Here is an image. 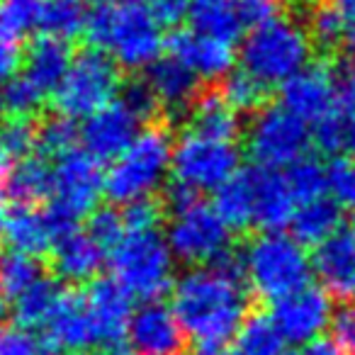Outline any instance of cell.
<instances>
[{"label": "cell", "instance_id": "3", "mask_svg": "<svg viewBox=\"0 0 355 355\" xmlns=\"http://www.w3.org/2000/svg\"><path fill=\"white\" fill-rule=\"evenodd\" d=\"M314 42L306 27L285 15L253 25L246 32L239 49L241 71L258 80L261 85H282L309 66Z\"/></svg>", "mask_w": 355, "mask_h": 355}, {"label": "cell", "instance_id": "6", "mask_svg": "<svg viewBox=\"0 0 355 355\" xmlns=\"http://www.w3.org/2000/svg\"><path fill=\"white\" fill-rule=\"evenodd\" d=\"M246 285L263 300H280L309 285L311 256L292 234L261 232L241 253Z\"/></svg>", "mask_w": 355, "mask_h": 355}, {"label": "cell", "instance_id": "4", "mask_svg": "<svg viewBox=\"0 0 355 355\" xmlns=\"http://www.w3.org/2000/svg\"><path fill=\"white\" fill-rule=\"evenodd\" d=\"M173 148L175 144L163 124L144 127L132 146L110 163L105 175V198L122 207L153 200L173 173Z\"/></svg>", "mask_w": 355, "mask_h": 355}, {"label": "cell", "instance_id": "43", "mask_svg": "<svg viewBox=\"0 0 355 355\" xmlns=\"http://www.w3.org/2000/svg\"><path fill=\"white\" fill-rule=\"evenodd\" d=\"M88 234L110 253L119 243V239L127 234V224H124V214L117 207H98L88 219Z\"/></svg>", "mask_w": 355, "mask_h": 355}, {"label": "cell", "instance_id": "30", "mask_svg": "<svg viewBox=\"0 0 355 355\" xmlns=\"http://www.w3.org/2000/svg\"><path fill=\"white\" fill-rule=\"evenodd\" d=\"M61 287L56 285V280L51 277H42L40 282L25 290L20 297L12 300V319L22 329H44V324L49 321L51 311H54L56 302L61 297Z\"/></svg>", "mask_w": 355, "mask_h": 355}, {"label": "cell", "instance_id": "1", "mask_svg": "<svg viewBox=\"0 0 355 355\" xmlns=\"http://www.w3.org/2000/svg\"><path fill=\"white\" fill-rule=\"evenodd\" d=\"M171 306L185 336L200 348L222 350L234 343L248 321L241 256L229 251L209 266L185 270L171 290Z\"/></svg>", "mask_w": 355, "mask_h": 355}, {"label": "cell", "instance_id": "15", "mask_svg": "<svg viewBox=\"0 0 355 355\" xmlns=\"http://www.w3.org/2000/svg\"><path fill=\"white\" fill-rule=\"evenodd\" d=\"M127 340L139 355H183L188 336L173 306L153 300L134 309Z\"/></svg>", "mask_w": 355, "mask_h": 355}, {"label": "cell", "instance_id": "19", "mask_svg": "<svg viewBox=\"0 0 355 355\" xmlns=\"http://www.w3.org/2000/svg\"><path fill=\"white\" fill-rule=\"evenodd\" d=\"M280 105L295 117L319 122L334 107V85L329 64H309L280 85Z\"/></svg>", "mask_w": 355, "mask_h": 355}, {"label": "cell", "instance_id": "28", "mask_svg": "<svg viewBox=\"0 0 355 355\" xmlns=\"http://www.w3.org/2000/svg\"><path fill=\"white\" fill-rule=\"evenodd\" d=\"M8 193L17 205L37 207L40 202H46L54 195V166H49V158L35 153L12 163L8 173Z\"/></svg>", "mask_w": 355, "mask_h": 355}, {"label": "cell", "instance_id": "40", "mask_svg": "<svg viewBox=\"0 0 355 355\" xmlns=\"http://www.w3.org/2000/svg\"><path fill=\"white\" fill-rule=\"evenodd\" d=\"M311 42L321 49H334L343 44V25H340L338 10L331 0H316L309 10V25H306Z\"/></svg>", "mask_w": 355, "mask_h": 355}, {"label": "cell", "instance_id": "41", "mask_svg": "<svg viewBox=\"0 0 355 355\" xmlns=\"http://www.w3.org/2000/svg\"><path fill=\"white\" fill-rule=\"evenodd\" d=\"M326 195L340 207H355V158L336 156L326 163Z\"/></svg>", "mask_w": 355, "mask_h": 355}, {"label": "cell", "instance_id": "12", "mask_svg": "<svg viewBox=\"0 0 355 355\" xmlns=\"http://www.w3.org/2000/svg\"><path fill=\"white\" fill-rule=\"evenodd\" d=\"M268 316L287 343L309 345L319 340L326 329H331L334 319L331 295L324 287L306 285L272 302Z\"/></svg>", "mask_w": 355, "mask_h": 355}, {"label": "cell", "instance_id": "36", "mask_svg": "<svg viewBox=\"0 0 355 355\" xmlns=\"http://www.w3.org/2000/svg\"><path fill=\"white\" fill-rule=\"evenodd\" d=\"M37 139H40V124L32 117L12 114L0 127V156L10 163L35 156Z\"/></svg>", "mask_w": 355, "mask_h": 355}, {"label": "cell", "instance_id": "17", "mask_svg": "<svg viewBox=\"0 0 355 355\" xmlns=\"http://www.w3.org/2000/svg\"><path fill=\"white\" fill-rule=\"evenodd\" d=\"M168 51L200 80H227L236 64V54L229 42L205 37L195 30L175 32L168 40Z\"/></svg>", "mask_w": 355, "mask_h": 355}, {"label": "cell", "instance_id": "62", "mask_svg": "<svg viewBox=\"0 0 355 355\" xmlns=\"http://www.w3.org/2000/svg\"><path fill=\"white\" fill-rule=\"evenodd\" d=\"M85 355H93V353H85Z\"/></svg>", "mask_w": 355, "mask_h": 355}, {"label": "cell", "instance_id": "18", "mask_svg": "<svg viewBox=\"0 0 355 355\" xmlns=\"http://www.w3.org/2000/svg\"><path fill=\"white\" fill-rule=\"evenodd\" d=\"M311 270L334 300L355 302V234L338 232L314 248Z\"/></svg>", "mask_w": 355, "mask_h": 355}, {"label": "cell", "instance_id": "29", "mask_svg": "<svg viewBox=\"0 0 355 355\" xmlns=\"http://www.w3.org/2000/svg\"><path fill=\"white\" fill-rule=\"evenodd\" d=\"M214 209L232 229L253 227V180L251 168H241L214 193Z\"/></svg>", "mask_w": 355, "mask_h": 355}, {"label": "cell", "instance_id": "11", "mask_svg": "<svg viewBox=\"0 0 355 355\" xmlns=\"http://www.w3.org/2000/svg\"><path fill=\"white\" fill-rule=\"evenodd\" d=\"M103 161L90 156L85 148H73L56 158L54 163V195L51 205L76 214L78 219L90 217L105 195Z\"/></svg>", "mask_w": 355, "mask_h": 355}, {"label": "cell", "instance_id": "31", "mask_svg": "<svg viewBox=\"0 0 355 355\" xmlns=\"http://www.w3.org/2000/svg\"><path fill=\"white\" fill-rule=\"evenodd\" d=\"M314 141L334 158H355V107H331V112L316 122Z\"/></svg>", "mask_w": 355, "mask_h": 355}, {"label": "cell", "instance_id": "52", "mask_svg": "<svg viewBox=\"0 0 355 355\" xmlns=\"http://www.w3.org/2000/svg\"><path fill=\"white\" fill-rule=\"evenodd\" d=\"M10 168L12 163L0 156V229L6 224V217L10 214V209H8V200H10V193H8V173H10Z\"/></svg>", "mask_w": 355, "mask_h": 355}, {"label": "cell", "instance_id": "20", "mask_svg": "<svg viewBox=\"0 0 355 355\" xmlns=\"http://www.w3.org/2000/svg\"><path fill=\"white\" fill-rule=\"evenodd\" d=\"M253 180V227L261 232H282L295 217L297 200L285 173L275 168L251 166Z\"/></svg>", "mask_w": 355, "mask_h": 355}, {"label": "cell", "instance_id": "47", "mask_svg": "<svg viewBox=\"0 0 355 355\" xmlns=\"http://www.w3.org/2000/svg\"><path fill=\"white\" fill-rule=\"evenodd\" d=\"M124 224L127 232H146V229H156L158 219H161V207L153 200H141V202H132L122 207Z\"/></svg>", "mask_w": 355, "mask_h": 355}, {"label": "cell", "instance_id": "10", "mask_svg": "<svg viewBox=\"0 0 355 355\" xmlns=\"http://www.w3.org/2000/svg\"><path fill=\"white\" fill-rule=\"evenodd\" d=\"M314 141L309 124L287 112L282 105H266L253 114L246 129V151L263 168H290L306 156Z\"/></svg>", "mask_w": 355, "mask_h": 355}, {"label": "cell", "instance_id": "25", "mask_svg": "<svg viewBox=\"0 0 355 355\" xmlns=\"http://www.w3.org/2000/svg\"><path fill=\"white\" fill-rule=\"evenodd\" d=\"M188 20L195 32L229 44H234L248 30L243 8L236 0H193Z\"/></svg>", "mask_w": 355, "mask_h": 355}, {"label": "cell", "instance_id": "39", "mask_svg": "<svg viewBox=\"0 0 355 355\" xmlns=\"http://www.w3.org/2000/svg\"><path fill=\"white\" fill-rule=\"evenodd\" d=\"M266 85L258 83L253 76H248L246 71H234L222 85V95L227 98V103L236 110L239 114L253 112L256 114L261 107H266Z\"/></svg>", "mask_w": 355, "mask_h": 355}, {"label": "cell", "instance_id": "57", "mask_svg": "<svg viewBox=\"0 0 355 355\" xmlns=\"http://www.w3.org/2000/svg\"><path fill=\"white\" fill-rule=\"evenodd\" d=\"M95 6H103V3H122V0H93Z\"/></svg>", "mask_w": 355, "mask_h": 355}, {"label": "cell", "instance_id": "37", "mask_svg": "<svg viewBox=\"0 0 355 355\" xmlns=\"http://www.w3.org/2000/svg\"><path fill=\"white\" fill-rule=\"evenodd\" d=\"M287 185L295 195L297 205L309 202V200L324 198L326 195V166L311 156L300 158L285 171Z\"/></svg>", "mask_w": 355, "mask_h": 355}, {"label": "cell", "instance_id": "55", "mask_svg": "<svg viewBox=\"0 0 355 355\" xmlns=\"http://www.w3.org/2000/svg\"><path fill=\"white\" fill-rule=\"evenodd\" d=\"M110 355H139V353H134L132 348H122V345H119V348H114Z\"/></svg>", "mask_w": 355, "mask_h": 355}, {"label": "cell", "instance_id": "48", "mask_svg": "<svg viewBox=\"0 0 355 355\" xmlns=\"http://www.w3.org/2000/svg\"><path fill=\"white\" fill-rule=\"evenodd\" d=\"M146 6L151 8L156 20L166 27V25H178V22L188 20L193 0H146Z\"/></svg>", "mask_w": 355, "mask_h": 355}, {"label": "cell", "instance_id": "53", "mask_svg": "<svg viewBox=\"0 0 355 355\" xmlns=\"http://www.w3.org/2000/svg\"><path fill=\"white\" fill-rule=\"evenodd\" d=\"M302 355H343V350L338 348V345L334 343V340H314V343H309L304 348V353Z\"/></svg>", "mask_w": 355, "mask_h": 355}, {"label": "cell", "instance_id": "50", "mask_svg": "<svg viewBox=\"0 0 355 355\" xmlns=\"http://www.w3.org/2000/svg\"><path fill=\"white\" fill-rule=\"evenodd\" d=\"M20 64H22L20 46L15 42L0 40V85H8L15 78Z\"/></svg>", "mask_w": 355, "mask_h": 355}, {"label": "cell", "instance_id": "13", "mask_svg": "<svg viewBox=\"0 0 355 355\" xmlns=\"http://www.w3.org/2000/svg\"><path fill=\"white\" fill-rule=\"evenodd\" d=\"M141 124L144 119L129 107L127 100L117 98L110 105H105L103 110H98L95 114L83 119V124H80V144L98 161L112 163L141 134Z\"/></svg>", "mask_w": 355, "mask_h": 355}, {"label": "cell", "instance_id": "61", "mask_svg": "<svg viewBox=\"0 0 355 355\" xmlns=\"http://www.w3.org/2000/svg\"><path fill=\"white\" fill-rule=\"evenodd\" d=\"M236 3H239V6H243V3H248V0H236Z\"/></svg>", "mask_w": 355, "mask_h": 355}, {"label": "cell", "instance_id": "16", "mask_svg": "<svg viewBox=\"0 0 355 355\" xmlns=\"http://www.w3.org/2000/svg\"><path fill=\"white\" fill-rule=\"evenodd\" d=\"M88 295V304L93 311L98 343L107 350H114L129 336V324L134 316V297L119 285L114 277L93 280Z\"/></svg>", "mask_w": 355, "mask_h": 355}, {"label": "cell", "instance_id": "45", "mask_svg": "<svg viewBox=\"0 0 355 355\" xmlns=\"http://www.w3.org/2000/svg\"><path fill=\"white\" fill-rule=\"evenodd\" d=\"M334 85V107H355V59H336L329 64Z\"/></svg>", "mask_w": 355, "mask_h": 355}, {"label": "cell", "instance_id": "54", "mask_svg": "<svg viewBox=\"0 0 355 355\" xmlns=\"http://www.w3.org/2000/svg\"><path fill=\"white\" fill-rule=\"evenodd\" d=\"M6 112H8L6 100H3V93H0V127H3V122H6Z\"/></svg>", "mask_w": 355, "mask_h": 355}, {"label": "cell", "instance_id": "38", "mask_svg": "<svg viewBox=\"0 0 355 355\" xmlns=\"http://www.w3.org/2000/svg\"><path fill=\"white\" fill-rule=\"evenodd\" d=\"M80 139V129L73 119L64 114H54L40 124V139H37V153L44 158H61L64 153L73 151L76 141Z\"/></svg>", "mask_w": 355, "mask_h": 355}, {"label": "cell", "instance_id": "27", "mask_svg": "<svg viewBox=\"0 0 355 355\" xmlns=\"http://www.w3.org/2000/svg\"><path fill=\"white\" fill-rule=\"evenodd\" d=\"M190 132L202 134L209 139H222V141H236L241 132V119L239 112L227 103L222 90H209L202 93L188 112Z\"/></svg>", "mask_w": 355, "mask_h": 355}, {"label": "cell", "instance_id": "26", "mask_svg": "<svg viewBox=\"0 0 355 355\" xmlns=\"http://www.w3.org/2000/svg\"><path fill=\"white\" fill-rule=\"evenodd\" d=\"M340 205L331 200L329 195L324 198L309 200V202L297 205L295 217L290 222V232L302 246H319L326 239L340 232Z\"/></svg>", "mask_w": 355, "mask_h": 355}, {"label": "cell", "instance_id": "42", "mask_svg": "<svg viewBox=\"0 0 355 355\" xmlns=\"http://www.w3.org/2000/svg\"><path fill=\"white\" fill-rule=\"evenodd\" d=\"M3 100H6V107L10 114L32 117L44 105L46 93H42L25 73H17L10 83L3 85Z\"/></svg>", "mask_w": 355, "mask_h": 355}, {"label": "cell", "instance_id": "35", "mask_svg": "<svg viewBox=\"0 0 355 355\" xmlns=\"http://www.w3.org/2000/svg\"><path fill=\"white\" fill-rule=\"evenodd\" d=\"M85 20H88V10H85L83 0H46L42 35L69 42L83 35Z\"/></svg>", "mask_w": 355, "mask_h": 355}, {"label": "cell", "instance_id": "46", "mask_svg": "<svg viewBox=\"0 0 355 355\" xmlns=\"http://www.w3.org/2000/svg\"><path fill=\"white\" fill-rule=\"evenodd\" d=\"M331 334H334V343L343 350V355H355V302H343L334 311Z\"/></svg>", "mask_w": 355, "mask_h": 355}, {"label": "cell", "instance_id": "14", "mask_svg": "<svg viewBox=\"0 0 355 355\" xmlns=\"http://www.w3.org/2000/svg\"><path fill=\"white\" fill-rule=\"evenodd\" d=\"M44 340L54 353L85 355L98 343L93 311L88 304V295L78 290H64L44 324Z\"/></svg>", "mask_w": 355, "mask_h": 355}, {"label": "cell", "instance_id": "49", "mask_svg": "<svg viewBox=\"0 0 355 355\" xmlns=\"http://www.w3.org/2000/svg\"><path fill=\"white\" fill-rule=\"evenodd\" d=\"M124 100H127L129 107H132L134 112L144 119V122H146V119L151 117V114L156 112V107H158L156 95L151 93V88H148L146 80H144V83H132V85H129V88L124 90Z\"/></svg>", "mask_w": 355, "mask_h": 355}, {"label": "cell", "instance_id": "56", "mask_svg": "<svg viewBox=\"0 0 355 355\" xmlns=\"http://www.w3.org/2000/svg\"><path fill=\"white\" fill-rule=\"evenodd\" d=\"M193 355H224L222 350H207V348H200L198 353H193Z\"/></svg>", "mask_w": 355, "mask_h": 355}, {"label": "cell", "instance_id": "60", "mask_svg": "<svg viewBox=\"0 0 355 355\" xmlns=\"http://www.w3.org/2000/svg\"><path fill=\"white\" fill-rule=\"evenodd\" d=\"M282 355H302V353H290V350H285V353H282Z\"/></svg>", "mask_w": 355, "mask_h": 355}, {"label": "cell", "instance_id": "51", "mask_svg": "<svg viewBox=\"0 0 355 355\" xmlns=\"http://www.w3.org/2000/svg\"><path fill=\"white\" fill-rule=\"evenodd\" d=\"M343 25V44L355 56V0H331Z\"/></svg>", "mask_w": 355, "mask_h": 355}, {"label": "cell", "instance_id": "24", "mask_svg": "<svg viewBox=\"0 0 355 355\" xmlns=\"http://www.w3.org/2000/svg\"><path fill=\"white\" fill-rule=\"evenodd\" d=\"M0 234L6 239L8 248L35 258L51 253V248L56 243L46 212L30 207V205H17L15 209H10Z\"/></svg>", "mask_w": 355, "mask_h": 355}, {"label": "cell", "instance_id": "7", "mask_svg": "<svg viewBox=\"0 0 355 355\" xmlns=\"http://www.w3.org/2000/svg\"><path fill=\"white\" fill-rule=\"evenodd\" d=\"M119 88H122L119 66L110 54L90 46L73 56L69 73L64 76L51 98H54L56 114H64L76 122L117 100Z\"/></svg>", "mask_w": 355, "mask_h": 355}, {"label": "cell", "instance_id": "32", "mask_svg": "<svg viewBox=\"0 0 355 355\" xmlns=\"http://www.w3.org/2000/svg\"><path fill=\"white\" fill-rule=\"evenodd\" d=\"M46 0H0V40L20 44L32 32H42Z\"/></svg>", "mask_w": 355, "mask_h": 355}, {"label": "cell", "instance_id": "44", "mask_svg": "<svg viewBox=\"0 0 355 355\" xmlns=\"http://www.w3.org/2000/svg\"><path fill=\"white\" fill-rule=\"evenodd\" d=\"M0 355H56L49 343L22 326H0Z\"/></svg>", "mask_w": 355, "mask_h": 355}, {"label": "cell", "instance_id": "22", "mask_svg": "<svg viewBox=\"0 0 355 355\" xmlns=\"http://www.w3.org/2000/svg\"><path fill=\"white\" fill-rule=\"evenodd\" d=\"M146 83L156 95L158 105L171 112H190L195 100L200 98V78L173 56L158 59L146 71Z\"/></svg>", "mask_w": 355, "mask_h": 355}, {"label": "cell", "instance_id": "59", "mask_svg": "<svg viewBox=\"0 0 355 355\" xmlns=\"http://www.w3.org/2000/svg\"><path fill=\"white\" fill-rule=\"evenodd\" d=\"M3 306H6V297H3V292H0V314H3Z\"/></svg>", "mask_w": 355, "mask_h": 355}, {"label": "cell", "instance_id": "9", "mask_svg": "<svg viewBox=\"0 0 355 355\" xmlns=\"http://www.w3.org/2000/svg\"><path fill=\"white\" fill-rule=\"evenodd\" d=\"M234 229L224 222L222 214L202 200L173 212L166 227V241L175 261L185 266H209L224 253L232 251Z\"/></svg>", "mask_w": 355, "mask_h": 355}, {"label": "cell", "instance_id": "2", "mask_svg": "<svg viewBox=\"0 0 355 355\" xmlns=\"http://www.w3.org/2000/svg\"><path fill=\"white\" fill-rule=\"evenodd\" d=\"M83 35L93 49L110 54L124 71H148L163 59V46L168 44L163 25L141 0L95 6L88 10Z\"/></svg>", "mask_w": 355, "mask_h": 355}, {"label": "cell", "instance_id": "33", "mask_svg": "<svg viewBox=\"0 0 355 355\" xmlns=\"http://www.w3.org/2000/svg\"><path fill=\"white\" fill-rule=\"evenodd\" d=\"M42 277H44V272H42L40 258L12 251V248L0 253V292L6 300L12 302L25 290H30L35 282H40Z\"/></svg>", "mask_w": 355, "mask_h": 355}, {"label": "cell", "instance_id": "34", "mask_svg": "<svg viewBox=\"0 0 355 355\" xmlns=\"http://www.w3.org/2000/svg\"><path fill=\"white\" fill-rule=\"evenodd\" d=\"M282 345H285V338L275 329L270 316L256 314L236 334L229 355H282L285 353Z\"/></svg>", "mask_w": 355, "mask_h": 355}, {"label": "cell", "instance_id": "58", "mask_svg": "<svg viewBox=\"0 0 355 355\" xmlns=\"http://www.w3.org/2000/svg\"><path fill=\"white\" fill-rule=\"evenodd\" d=\"M350 227H353V234H355V207H353V214H350Z\"/></svg>", "mask_w": 355, "mask_h": 355}, {"label": "cell", "instance_id": "21", "mask_svg": "<svg viewBox=\"0 0 355 355\" xmlns=\"http://www.w3.org/2000/svg\"><path fill=\"white\" fill-rule=\"evenodd\" d=\"M105 261H107V251L90 236L88 229L59 239L51 248V266H54L56 277L69 285L98 280V272L103 270Z\"/></svg>", "mask_w": 355, "mask_h": 355}, {"label": "cell", "instance_id": "23", "mask_svg": "<svg viewBox=\"0 0 355 355\" xmlns=\"http://www.w3.org/2000/svg\"><path fill=\"white\" fill-rule=\"evenodd\" d=\"M71 64H73V54H71L69 42L42 35L27 49L25 66L20 73H25L42 93L54 95L64 76L69 73Z\"/></svg>", "mask_w": 355, "mask_h": 355}, {"label": "cell", "instance_id": "8", "mask_svg": "<svg viewBox=\"0 0 355 355\" xmlns=\"http://www.w3.org/2000/svg\"><path fill=\"white\" fill-rule=\"evenodd\" d=\"M241 171V151L236 141L209 139L188 132L173 148V183L193 193H217L227 180Z\"/></svg>", "mask_w": 355, "mask_h": 355}, {"label": "cell", "instance_id": "5", "mask_svg": "<svg viewBox=\"0 0 355 355\" xmlns=\"http://www.w3.org/2000/svg\"><path fill=\"white\" fill-rule=\"evenodd\" d=\"M175 256L158 229L127 232L107 253L110 272L134 300H161L175 285Z\"/></svg>", "mask_w": 355, "mask_h": 355}]
</instances>
